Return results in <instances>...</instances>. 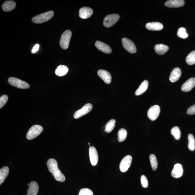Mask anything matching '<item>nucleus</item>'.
<instances>
[{
	"mask_svg": "<svg viewBox=\"0 0 195 195\" xmlns=\"http://www.w3.org/2000/svg\"><path fill=\"white\" fill-rule=\"evenodd\" d=\"M187 113L190 115L195 114V105H192L189 107L187 111Z\"/></svg>",
	"mask_w": 195,
	"mask_h": 195,
	"instance_id": "36",
	"label": "nucleus"
},
{
	"mask_svg": "<svg viewBox=\"0 0 195 195\" xmlns=\"http://www.w3.org/2000/svg\"><path fill=\"white\" fill-rule=\"evenodd\" d=\"M79 195H93V193L90 189L83 188L79 191Z\"/></svg>",
	"mask_w": 195,
	"mask_h": 195,
	"instance_id": "33",
	"label": "nucleus"
},
{
	"mask_svg": "<svg viewBox=\"0 0 195 195\" xmlns=\"http://www.w3.org/2000/svg\"><path fill=\"white\" fill-rule=\"evenodd\" d=\"M8 100L7 95H4L0 97V109H2L7 103Z\"/></svg>",
	"mask_w": 195,
	"mask_h": 195,
	"instance_id": "34",
	"label": "nucleus"
},
{
	"mask_svg": "<svg viewBox=\"0 0 195 195\" xmlns=\"http://www.w3.org/2000/svg\"><path fill=\"white\" fill-rule=\"evenodd\" d=\"M141 184L143 188H147L148 186V181L146 177L143 175L141 177Z\"/></svg>",
	"mask_w": 195,
	"mask_h": 195,
	"instance_id": "35",
	"label": "nucleus"
},
{
	"mask_svg": "<svg viewBox=\"0 0 195 195\" xmlns=\"http://www.w3.org/2000/svg\"><path fill=\"white\" fill-rule=\"evenodd\" d=\"M89 158L91 164L96 166L98 161V154L96 148L94 147H90L89 149Z\"/></svg>",
	"mask_w": 195,
	"mask_h": 195,
	"instance_id": "11",
	"label": "nucleus"
},
{
	"mask_svg": "<svg viewBox=\"0 0 195 195\" xmlns=\"http://www.w3.org/2000/svg\"><path fill=\"white\" fill-rule=\"evenodd\" d=\"M47 165L49 171L52 174L56 180L58 182H64L65 180V177L59 170L57 161L55 159H49L47 161Z\"/></svg>",
	"mask_w": 195,
	"mask_h": 195,
	"instance_id": "1",
	"label": "nucleus"
},
{
	"mask_svg": "<svg viewBox=\"0 0 195 195\" xmlns=\"http://www.w3.org/2000/svg\"><path fill=\"white\" fill-rule=\"evenodd\" d=\"M95 46L103 52L106 53H110L112 52V49L108 45L100 41H97L95 43Z\"/></svg>",
	"mask_w": 195,
	"mask_h": 195,
	"instance_id": "15",
	"label": "nucleus"
},
{
	"mask_svg": "<svg viewBox=\"0 0 195 195\" xmlns=\"http://www.w3.org/2000/svg\"><path fill=\"white\" fill-rule=\"evenodd\" d=\"M68 67L64 65H60L57 67L55 71V73L57 76H63L68 72Z\"/></svg>",
	"mask_w": 195,
	"mask_h": 195,
	"instance_id": "23",
	"label": "nucleus"
},
{
	"mask_svg": "<svg viewBox=\"0 0 195 195\" xmlns=\"http://www.w3.org/2000/svg\"><path fill=\"white\" fill-rule=\"evenodd\" d=\"M98 74L105 83L109 84L111 83L112 77L108 71L100 69L98 71Z\"/></svg>",
	"mask_w": 195,
	"mask_h": 195,
	"instance_id": "14",
	"label": "nucleus"
},
{
	"mask_svg": "<svg viewBox=\"0 0 195 195\" xmlns=\"http://www.w3.org/2000/svg\"><path fill=\"white\" fill-rule=\"evenodd\" d=\"M93 13V10L88 7H83L79 9V16L82 19H87L90 17Z\"/></svg>",
	"mask_w": 195,
	"mask_h": 195,
	"instance_id": "12",
	"label": "nucleus"
},
{
	"mask_svg": "<svg viewBox=\"0 0 195 195\" xmlns=\"http://www.w3.org/2000/svg\"><path fill=\"white\" fill-rule=\"evenodd\" d=\"M146 28L149 30L152 31H159L163 28L162 24L159 22L149 23L145 26Z\"/></svg>",
	"mask_w": 195,
	"mask_h": 195,
	"instance_id": "20",
	"label": "nucleus"
},
{
	"mask_svg": "<svg viewBox=\"0 0 195 195\" xmlns=\"http://www.w3.org/2000/svg\"><path fill=\"white\" fill-rule=\"evenodd\" d=\"M195 86V78L192 77L188 79L183 83L181 87V89L184 92H188Z\"/></svg>",
	"mask_w": 195,
	"mask_h": 195,
	"instance_id": "13",
	"label": "nucleus"
},
{
	"mask_svg": "<svg viewBox=\"0 0 195 195\" xmlns=\"http://www.w3.org/2000/svg\"><path fill=\"white\" fill-rule=\"evenodd\" d=\"M181 74L180 69L178 67L175 68L171 73L169 79L171 82H175L180 78Z\"/></svg>",
	"mask_w": 195,
	"mask_h": 195,
	"instance_id": "18",
	"label": "nucleus"
},
{
	"mask_svg": "<svg viewBox=\"0 0 195 195\" xmlns=\"http://www.w3.org/2000/svg\"><path fill=\"white\" fill-rule=\"evenodd\" d=\"M29 186L27 195H37L39 189L37 183L35 181L31 182L30 183Z\"/></svg>",
	"mask_w": 195,
	"mask_h": 195,
	"instance_id": "19",
	"label": "nucleus"
},
{
	"mask_svg": "<svg viewBox=\"0 0 195 195\" xmlns=\"http://www.w3.org/2000/svg\"><path fill=\"white\" fill-rule=\"evenodd\" d=\"M72 32L68 30L65 31L62 34L60 41V44L61 48L64 50L68 48Z\"/></svg>",
	"mask_w": 195,
	"mask_h": 195,
	"instance_id": "5",
	"label": "nucleus"
},
{
	"mask_svg": "<svg viewBox=\"0 0 195 195\" xmlns=\"http://www.w3.org/2000/svg\"><path fill=\"white\" fill-rule=\"evenodd\" d=\"M186 63L189 65H192L195 63V50L193 51L187 56L186 59Z\"/></svg>",
	"mask_w": 195,
	"mask_h": 195,
	"instance_id": "27",
	"label": "nucleus"
},
{
	"mask_svg": "<svg viewBox=\"0 0 195 195\" xmlns=\"http://www.w3.org/2000/svg\"><path fill=\"white\" fill-rule=\"evenodd\" d=\"M116 121L114 119H112L108 121L105 125V132L109 133L112 132L115 127V123Z\"/></svg>",
	"mask_w": 195,
	"mask_h": 195,
	"instance_id": "26",
	"label": "nucleus"
},
{
	"mask_svg": "<svg viewBox=\"0 0 195 195\" xmlns=\"http://www.w3.org/2000/svg\"><path fill=\"white\" fill-rule=\"evenodd\" d=\"M16 3L13 1H7L4 2L2 8L4 11L9 12L13 10L16 7Z\"/></svg>",
	"mask_w": 195,
	"mask_h": 195,
	"instance_id": "21",
	"label": "nucleus"
},
{
	"mask_svg": "<svg viewBox=\"0 0 195 195\" xmlns=\"http://www.w3.org/2000/svg\"><path fill=\"white\" fill-rule=\"evenodd\" d=\"M39 44H36L33 47L32 50V53H35L39 50Z\"/></svg>",
	"mask_w": 195,
	"mask_h": 195,
	"instance_id": "37",
	"label": "nucleus"
},
{
	"mask_svg": "<svg viewBox=\"0 0 195 195\" xmlns=\"http://www.w3.org/2000/svg\"><path fill=\"white\" fill-rule=\"evenodd\" d=\"M9 172V169L7 166L4 167L0 170V185L3 183Z\"/></svg>",
	"mask_w": 195,
	"mask_h": 195,
	"instance_id": "25",
	"label": "nucleus"
},
{
	"mask_svg": "<svg viewBox=\"0 0 195 195\" xmlns=\"http://www.w3.org/2000/svg\"><path fill=\"white\" fill-rule=\"evenodd\" d=\"M54 14V12L52 11L41 13L33 17L32 19V21L33 23L36 24L45 23L52 18Z\"/></svg>",
	"mask_w": 195,
	"mask_h": 195,
	"instance_id": "2",
	"label": "nucleus"
},
{
	"mask_svg": "<svg viewBox=\"0 0 195 195\" xmlns=\"http://www.w3.org/2000/svg\"><path fill=\"white\" fill-rule=\"evenodd\" d=\"M184 4L183 0H169L165 2V5L170 8H178L183 6Z\"/></svg>",
	"mask_w": 195,
	"mask_h": 195,
	"instance_id": "16",
	"label": "nucleus"
},
{
	"mask_svg": "<svg viewBox=\"0 0 195 195\" xmlns=\"http://www.w3.org/2000/svg\"><path fill=\"white\" fill-rule=\"evenodd\" d=\"M160 107L156 105L151 107L148 112V116L151 120L154 121L158 118L160 115Z\"/></svg>",
	"mask_w": 195,
	"mask_h": 195,
	"instance_id": "10",
	"label": "nucleus"
},
{
	"mask_svg": "<svg viewBox=\"0 0 195 195\" xmlns=\"http://www.w3.org/2000/svg\"><path fill=\"white\" fill-rule=\"evenodd\" d=\"M169 49L167 46L160 44L155 46L154 50L159 55H162L165 54Z\"/></svg>",
	"mask_w": 195,
	"mask_h": 195,
	"instance_id": "22",
	"label": "nucleus"
},
{
	"mask_svg": "<svg viewBox=\"0 0 195 195\" xmlns=\"http://www.w3.org/2000/svg\"><path fill=\"white\" fill-rule=\"evenodd\" d=\"M188 139V148L190 150H194L195 149V140L194 136L192 134H189Z\"/></svg>",
	"mask_w": 195,
	"mask_h": 195,
	"instance_id": "28",
	"label": "nucleus"
},
{
	"mask_svg": "<svg viewBox=\"0 0 195 195\" xmlns=\"http://www.w3.org/2000/svg\"><path fill=\"white\" fill-rule=\"evenodd\" d=\"M150 163L153 170L156 171L158 167V163L156 157L154 154H151L149 156Z\"/></svg>",
	"mask_w": 195,
	"mask_h": 195,
	"instance_id": "30",
	"label": "nucleus"
},
{
	"mask_svg": "<svg viewBox=\"0 0 195 195\" xmlns=\"http://www.w3.org/2000/svg\"><path fill=\"white\" fill-rule=\"evenodd\" d=\"M8 82L12 86L19 89H27L30 87L27 83L16 77H9L8 79Z\"/></svg>",
	"mask_w": 195,
	"mask_h": 195,
	"instance_id": "4",
	"label": "nucleus"
},
{
	"mask_svg": "<svg viewBox=\"0 0 195 195\" xmlns=\"http://www.w3.org/2000/svg\"><path fill=\"white\" fill-rule=\"evenodd\" d=\"M177 35L179 37L183 39H186L188 37L186 29L184 27H181L178 29L177 32Z\"/></svg>",
	"mask_w": 195,
	"mask_h": 195,
	"instance_id": "32",
	"label": "nucleus"
},
{
	"mask_svg": "<svg viewBox=\"0 0 195 195\" xmlns=\"http://www.w3.org/2000/svg\"><path fill=\"white\" fill-rule=\"evenodd\" d=\"M43 131V127L40 125H35L31 127L28 131L27 138L28 140H31L39 136Z\"/></svg>",
	"mask_w": 195,
	"mask_h": 195,
	"instance_id": "3",
	"label": "nucleus"
},
{
	"mask_svg": "<svg viewBox=\"0 0 195 195\" xmlns=\"http://www.w3.org/2000/svg\"><path fill=\"white\" fill-rule=\"evenodd\" d=\"M132 157L129 155L125 156L123 159L119 166L121 172H125L128 171L132 164Z\"/></svg>",
	"mask_w": 195,
	"mask_h": 195,
	"instance_id": "9",
	"label": "nucleus"
},
{
	"mask_svg": "<svg viewBox=\"0 0 195 195\" xmlns=\"http://www.w3.org/2000/svg\"><path fill=\"white\" fill-rule=\"evenodd\" d=\"M127 132L125 129H121L118 131V141L119 142H122L126 139L127 137Z\"/></svg>",
	"mask_w": 195,
	"mask_h": 195,
	"instance_id": "29",
	"label": "nucleus"
},
{
	"mask_svg": "<svg viewBox=\"0 0 195 195\" xmlns=\"http://www.w3.org/2000/svg\"><path fill=\"white\" fill-rule=\"evenodd\" d=\"M148 85L149 83L148 81L145 80L143 81L135 92V95H140L142 94L148 89Z\"/></svg>",
	"mask_w": 195,
	"mask_h": 195,
	"instance_id": "24",
	"label": "nucleus"
},
{
	"mask_svg": "<svg viewBox=\"0 0 195 195\" xmlns=\"http://www.w3.org/2000/svg\"><path fill=\"white\" fill-rule=\"evenodd\" d=\"M171 133L176 140H179L181 137V132L178 127L176 126L172 128L171 130Z\"/></svg>",
	"mask_w": 195,
	"mask_h": 195,
	"instance_id": "31",
	"label": "nucleus"
},
{
	"mask_svg": "<svg viewBox=\"0 0 195 195\" xmlns=\"http://www.w3.org/2000/svg\"><path fill=\"white\" fill-rule=\"evenodd\" d=\"M120 18V16L117 14L107 15L103 20V25L107 28L111 27L116 24Z\"/></svg>",
	"mask_w": 195,
	"mask_h": 195,
	"instance_id": "6",
	"label": "nucleus"
},
{
	"mask_svg": "<svg viewBox=\"0 0 195 195\" xmlns=\"http://www.w3.org/2000/svg\"><path fill=\"white\" fill-rule=\"evenodd\" d=\"M183 172V170L182 165L178 164L175 165L171 174L174 178H178L182 176Z\"/></svg>",
	"mask_w": 195,
	"mask_h": 195,
	"instance_id": "17",
	"label": "nucleus"
},
{
	"mask_svg": "<svg viewBox=\"0 0 195 195\" xmlns=\"http://www.w3.org/2000/svg\"><path fill=\"white\" fill-rule=\"evenodd\" d=\"M92 105L90 103H87L82 108L77 111L74 113L73 116L75 119L80 118L84 115H86L92 110Z\"/></svg>",
	"mask_w": 195,
	"mask_h": 195,
	"instance_id": "7",
	"label": "nucleus"
},
{
	"mask_svg": "<svg viewBox=\"0 0 195 195\" xmlns=\"http://www.w3.org/2000/svg\"><path fill=\"white\" fill-rule=\"evenodd\" d=\"M122 42L123 47L128 52L132 53L136 52V46L131 40L124 38L122 39Z\"/></svg>",
	"mask_w": 195,
	"mask_h": 195,
	"instance_id": "8",
	"label": "nucleus"
}]
</instances>
